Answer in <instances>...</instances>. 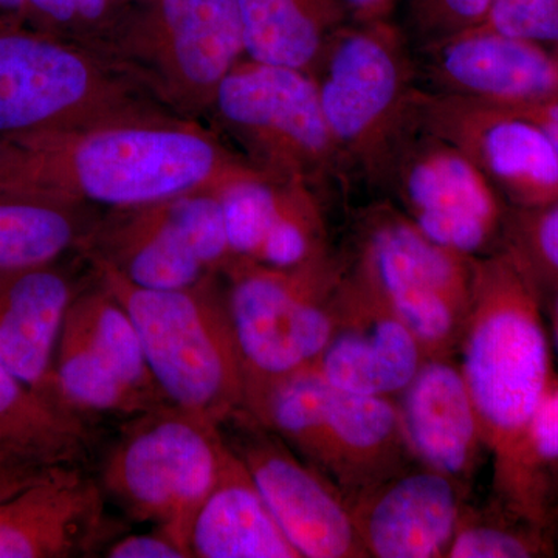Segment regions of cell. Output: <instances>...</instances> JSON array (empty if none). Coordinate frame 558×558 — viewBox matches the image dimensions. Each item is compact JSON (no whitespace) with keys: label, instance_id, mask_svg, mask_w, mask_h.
I'll use <instances>...</instances> for the list:
<instances>
[{"label":"cell","instance_id":"obj_1","mask_svg":"<svg viewBox=\"0 0 558 558\" xmlns=\"http://www.w3.org/2000/svg\"><path fill=\"white\" fill-rule=\"evenodd\" d=\"M258 175L185 117L0 137V193L124 211Z\"/></svg>","mask_w":558,"mask_h":558},{"label":"cell","instance_id":"obj_2","mask_svg":"<svg viewBox=\"0 0 558 558\" xmlns=\"http://www.w3.org/2000/svg\"><path fill=\"white\" fill-rule=\"evenodd\" d=\"M458 352L502 509L548 527L529 486L524 442L554 374L534 275L515 253L476 266Z\"/></svg>","mask_w":558,"mask_h":558},{"label":"cell","instance_id":"obj_3","mask_svg":"<svg viewBox=\"0 0 558 558\" xmlns=\"http://www.w3.org/2000/svg\"><path fill=\"white\" fill-rule=\"evenodd\" d=\"M171 117L183 116L101 47L0 21V137Z\"/></svg>","mask_w":558,"mask_h":558},{"label":"cell","instance_id":"obj_4","mask_svg":"<svg viewBox=\"0 0 558 558\" xmlns=\"http://www.w3.org/2000/svg\"><path fill=\"white\" fill-rule=\"evenodd\" d=\"M89 260L95 279L131 315L168 403L218 427L245 409L240 349L213 275L186 289H143L109 264Z\"/></svg>","mask_w":558,"mask_h":558},{"label":"cell","instance_id":"obj_5","mask_svg":"<svg viewBox=\"0 0 558 558\" xmlns=\"http://www.w3.org/2000/svg\"><path fill=\"white\" fill-rule=\"evenodd\" d=\"M227 450L218 425L161 403L124 424L102 462L100 484L132 520L167 532L191 558V527Z\"/></svg>","mask_w":558,"mask_h":558},{"label":"cell","instance_id":"obj_6","mask_svg":"<svg viewBox=\"0 0 558 558\" xmlns=\"http://www.w3.org/2000/svg\"><path fill=\"white\" fill-rule=\"evenodd\" d=\"M180 116L211 108L245 53L238 0H145L98 43Z\"/></svg>","mask_w":558,"mask_h":558},{"label":"cell","instance_id":"obj_7","mask_svg":"<svg viewBox=\"0 0 558 558\" xmlns=\"http://www.w3.org/2000/svg\"><path fill=\"white\" fill-rule=\"evenodd\" d=\"M234 339L245 377V402L260 389L307 368L332 332V304L341 279L312 259L295 269H274L233 259L223 270Z\"/></svg>","mask_w":558,"mask_h":558},{"label":"cell","instance_id":"obj_8","mask_svg":"<svg viewBox=\"0 0 558 558\" xmlns=\"http://www.w3.org/2000/svg\"><path fill=\"white\" fill-rule=\"evenodd\" d=\"M360 277L413 332L427 357L458 351L475 290L476 267L416 229L385 219L371 229Z\"/></svg>","mask_w":558,"mask_h":558},{"label":"cell","instance_id":"obj_9","mask_svg":"<svg viewBox=\"0 0 558 558\" xmlns=\"http://www.w3.org/2000/svg\"><path fill=\"white\" fill-rule=\"evenodd\" d=\"M301 558H366L351 509L336 484L247 410L220 425Z\"/></svg>","mask_w":558,"mask_h":558},{"label":"cell","instance_id":"obj_10","mask_svg":"<svg viewBox=\"0 0 558 558\" xmlns=\"http://www.w3.org/2000/svg\"><path fill=\"white\" fill-rule=\"evenodd\" d=\"M211 108L234 135L284 165L319 159L333 140L318 86L303 70L236 65L220 81Z\"/></svg>","mask_w":558,"mask_h":558},{"label":"cell","instance_id":"obj_11","mask_svg":"<svg viewBox=\"0 0 558 558\" xmlns=\"http://www.w3.org/2000/svg\"><path fill=\"white\" fill-rule=\"evenodd\" d=\"M428 359L413 332L360 275L337 288L332 332L315 360L330 387L396 399Z\"/></svg>","mask_w":558,"mask_h":558},{"label":"cell","instance_id":"obj_12","mask_svg":"<svg viewBox=\"0 0 558 558\" xmlns=\"http://www.w3.org/2000/svg\"><path fill=\"white\" fill-rule=\"evenodd\" d=\"M113 538L105 490L81 468H54L0 501V558L86 557Z\"/></svg>","mask_w":558,"mask_h":558},{"label":"cell","instance_id":"obj_13","mask_svg":"<svg viewBox=\"0 0 558 558\" xmlns=\"http://www.w3.org/2000/svg\"><path fill=\"white\" fill-rule=\"evenodd\" d=\"M465 488L413 462L349 501L366 556L446 558L464 512Z\"/></svg>","mask_w":558,"mask_h":558},{"label":"cell","instance_id":"obj_14","mask_svg":"<svg viewBox=\"0 0 558 558\" xmlns=\"http://www.w3.org/2000/svg\"><path fill=\"white\" fill-rule=\"evenodd\" d=\"M396 403L414 461L468 490L486 447L459 363L451 357L425 359Z\"/></svg>","mask_w":558,"mask_h":558},{"label":"cell","instance_id":"obj_15","mask_svg":"<svg viewBox=\"0 0 558 558\" xmlns=\"http://www.w3.org/2000/svg\"><path fill=\"white\" fill-rule=\"evenodd\" d=\"M80 290L60 263L0 270V363L62 405L54 357L70 304Z\"/></svg>","mask_w":558,"mask_h":558},{"label":"cell","instance_id":"obj_16","mask_svg":"<svg viewBox=\"0 0 558 558\" xmlns=\"http://www.w3.org/2000/svg\"><path fill=\"white\" fill-rule=\"evenodd\" d=\"M413 462L396 399L332 388L314 468L336 484L348 505Z\"/></svg>","mask_w":558,"mask_h":558},{"label":"cell","instance_id":"obj_17","mask_svg":"<svg viewBox=\"0 0 558 558\" xmlns=\"http://www.w3.org/2000/svg\"><path fill=\"white\" fill-rule=\"evenodd\" d=\"M411 222L440 247L469 256L497 229L498 208L472 161L451 150L422 157L405 182Z\"/></svg>","mask_w":558,"mask_h":558},{"label":"cell","instance_id":"obj_18","mask_svg":"<svg viewBox=\"0 0 558 558\" xmlns=\"http://www.w3.org/2000/svg\"><path fill=\"white\" fill-rule=\"evenodd\" d=\"M400 69L385 28L340 35L318 86L323 113L333 140L363 137L398 98Z\"/></svg>","mask_w":558,"mask_h":558},{"label":"cell","instance_id":"obj_19","mask_svg":"<svg viewBox=\"0 0 558 558\" xmlns=\"http://www.w3.org/2000/svg\"><path fill=\"white\" fill-rule=\"evenodd\" d=\"M97 222L83 252L143 289L178 290L211 277L168 218L163 204L112 211Z\"/></svg>","mask_w":558,"mask_h":558},{"label":"cell","instance_id":"obj_20","mask_svg":"<svg viewBox=\"0 0 558 558\" xmlns=\"http://www.w3.org/2000/svg\"><path fill=\"white\" fill-rule=\"evenodd\" d=\"M189 545L194 558H301L230 446Z\"/></svg>","mask_w":558,"mask_h":558},{"label":"cell","instance_id":"obj_21","mask_svg":"<svg viewBox=\"0 0 558 558\" xmlns=\"http://www.w3.org/2000/svg\"><path fill=\"white\" fill-rule=\"evenodd\" d=\"M92 442L86 416L40 395L0 363V469L81 468Z\"/></svg>","mask_w":558,"mask_h":558},{"label":"cell","instance_id":"obj_22","mask_svg":"<svg viewBox=\"0 0 558 558\" xmlns=\"http://www.w3.org/2000/svg\"><path fill=\"white\" fill-rule=\"evenodd\" d=\"M440 64L462 89L495 100L542 102L558 94V64L542 46L487 25L450 43Z\"/></svg>","mask_w":558,"mask_h":558},{"label":"cell","instance_id":"obj_23","mask_svg":"<svg viewBox=\"0 0 558 558\" xmlns=\"http://www.w3.org/2000/svg\"><path fill=\"white\" fill-rule=\"evenodd\" d=\"M238 5L250 60L303 72L347 13L341 0H238Z\"/></svg>","mask_w":558,"mask_h":558},{"label":"cell","instance_id":"obj_24","mask_svg":"<svg viewBox=\"0 0 558 558\" xmlns=\"http://www.w3.org/2000/svg\"><path fill=\"white\" fill-rule=\"evenodd\" d=\"M89 208L0 193V270L60 263L97 226Z\"/></svg>","mask_w":558,"mask_h":558},{"label":"cell","instance_id":"obj_25","mask_svg":"<svg viewBox=\"0 0 558 558\" xmlns=\"http://www.w3.org/2000/svg\"><path fill=\"white\" fill-rule=\"evenodd\" d=\"M480 150L487 170L521 199L558 201V153L531 116L490 121L481 132Z\"/></svg>","mask_w":558,"mask_h":558},{"label":"cell","instance_id":"obj_26","mask_svg":"<svg viewBox=\"0 0 558 558\" xmlns=\"http://www.w3.org/2000/svg\"><path fill=\"white\" fill-rule=\"evenodd\" d=\"M54 380L62 402L87 414L132 417L161 403L130 387L80 329L65 317L54 357Z\"/></svg>","mask_w":558,"mask_h":558},{"label":"cell","instance_id":"obj_27","mask_svg":"<svg viewBox=\"0 0 558 558\" xmlns=\"http://www.w3.org/2000/svg\"><path fill=\"white\" fill-rule=\"evenodd\" d=\"M68 319L130 387L153 402L168 403L150 374L145 349L131 315L101 282L80 290L70 304Z\"/></svg>","mask_w":558,"mask_h":558},{"label":"cell","instance_id":"obj_28","mask_svg":"<svg viewBox=\"0 0 558 558\" xmlns=\"http://www.w3.org/2000/svg\"><path fill=\"white\" fill-rule=\"evenodd\" d=\"M545 529L532 526L506 510V515H484L468 506L451 539L446 558H527L553 554Z\"/></svg>","mask_w":558,"mask_h":558},{"label":"cell","instance_id":"obj_29","mask_svg":"<svg viewBox=\"0 0 558 558\" xmlns=\"http://www.w3.org/2000/svg\"><path fill=\"white\" fill-rule=\"evenodd\" d=\"M233 259L256 260L288 201L259 175L238 179L219 191Z\"/></svg>","mask_w":558,"mask_h":558},{"label":"cell","instance_id":"obj_30","mask_svg":"<svg viewBox=\"0 0 558 558\" xmlns=\"http://www.w3.org/2000/svg\"><path fill=\"white\" fill-rule=\"evenodd\" d=\"M168 218L209 274L223 271L231 256L218 193H193L163 202Z\"/></svg>","mask_w":558,"mask_h":558},{"label":"cell","instance_id":"obj_31","mask_svg":"<svg viewBox=\"0 0 558 558\" xmlns=\"http://www.w3.org/2000/svg\"><path fill=\"white\" fill-rule=\"evenodd\" d=\"M524 468L539 510L550 519V476L558 469V379L550 381L524 442Z\"/></svg>","mask_w":558,"mask_h":558},{"label":"cell","instance_id":"obj_32","mask_svg":"<svg viewBox=\"0 0 558 558\" xmlns=\"http://www.w3.org/2000/svg\"><path fill=\"white\" fill-rule=\"evenodd\" d=\"M315 242L317 241H315L314 222L310 211L300 208L293 202H288L284 211L267 234L258 258L253 263L274 267V269H295L318 258Z\"/></svg>","mask_w":558,"mask_h":558},{"label":"cell","instance_id":"obj_33","mask_svg":"<svg viewBox=\"0 0 558 558\" xmlns=\"http://www.w3.org/2000/svg\"><path fill=\"white\" fill-rule=\"evenodd\" d=\"M486 24L492 31L537 46H558V0H495Z\"/></svg>","mask_w":558,"mask_h":558},{"label":"cell","instance_id":"obj_34","mask_svg":"<svg viewBox=\"0 0 558 558\" xmlns=\"http://www.w3.org/2000/svg\"><path fill=\"white\" fill-rule=\"evenodd\" d=\"M527 269H538L558 286V201L532 220L526 230V248L519 255Z\"/></svg>","mask_w":558,"mask_h":558},{"label":"cell","instance_id":"obj_35","mask_svg":"<svg viewBox=\"0 0 558 558\" xmlns=\"http://www.w3.org/2000/svg\"><path fill=\"white\" fill-rule=\"evenodd\" d=\"M495 0H414L418 17L444 27H473L486 22Z\"/></svg>","mask_w":558,"mask_h":558},{"label":"cell","instance_id":"obj_36","mask_svg":"<svg viewBox=\"0 0 558 558\" xmlns=\"http://www.w3.org/2000/svg\"><path fill=\"white\" fill-rule=\"evenodd\" d=\"M108 558H190L185 549L167 532L153 527L145 534H123L102 549Z\"/></svg>","mask_w":558,"mask_h":558},{"label":"cell","instance_id":"obj_37","mask_svg":"<svg viewBox=\"0 0 558 558\" xmlns=\"http://www.w3.org/2000/svg\"><path fill=\"white\" fill-rule=\"evenodd\" d=\"M25 24L35 31L78 39L75 0H28Z\"/></svg>","mask_w":558,"mask_h":558},{"label":"cell","instance_id":"obj_38","mask_svg":"<svg viewBox=\"0 0 558 558\" xmlns=\"http://www.w3.org/2000/svg\"><path fill=\"white\" fill-rule=\"evenodd\" d=\"M53 469H0V501L43 478Z\"/></svg>","mask_w":558,"mask_h":558},{"label":"cell","instance_id":"obj_39","mask_svg":"<svg viewBox=\"0 0 558 558\" xmlns=\"http://www.w3.org/2000/svg\"><path fill=\"white\" fill-rule=\"evenodd\" d=\"M347 13L362 21H376L391 10L395 0H341Z\"/></svg>","mask_w":558,"mask_h":558},{"label":"cell","instance_id":"obj_40","mask_svg":"<svg viewBox=\"0 0 558 558\" xmlns=\"http://www.w3.org/2000/svg\"><path fill=\"white\" fill-rule=\"evenodd\" d=\"M534 113L532 119L537 120L539 126L546 131L558 153V100L553 98V100L542 101Z\"/></svg>","mask_w":558,"mask_h":558},{"label":"cell","instance_id":"obj_41","mask_svg":"<svg viewBox=\"0 0 558 558\" xmlns=\"http://www.w3.org/2000/svg\"><path fill=\"white\" fill-rule=\"evenodd\" d=\"M28 0H0V21L24 24Z\"/></svg>","mask_w":558,"mask_h":558},{"label":"cell","instance_id":"obj_42","mask_svg":"<svg viewBox=\"0 0 558 558\" xmlns=\"http://www.w3.org/2000/svg\"><path fill=\"white\" fill-rule=\"evenodd\" d=\"M556 499H558V469L550 476V501H553V505Z\"/></svg>","mask_w":558,"mask_h":558},{"label":"cell","instance_id":"obj_43","mask_svg":"<svg viewBox=\"0 0 558 558\" xmlns=\"http://www.w3.org/2000/svg\"><path fill=\"white\" fill-rule=\"evenodd\" d=\"M553 325H554V333H556V341H557V347H558V286H557L556 300H554V306H553Z\"/></svg>","mask_w":558,"mask_h":558}]
</instances>
